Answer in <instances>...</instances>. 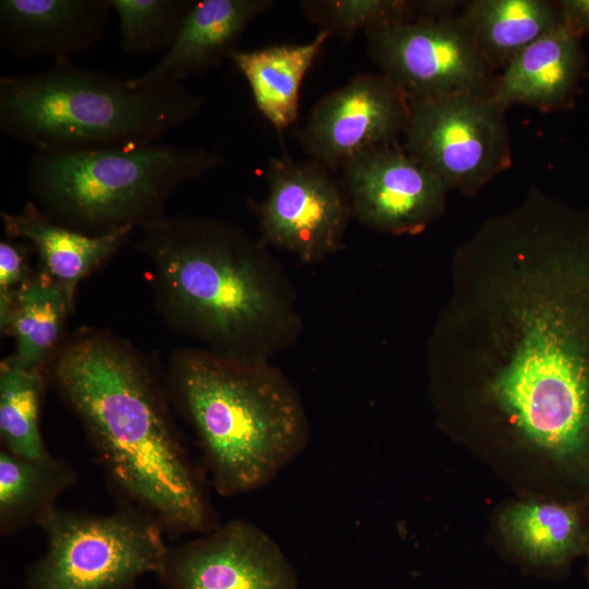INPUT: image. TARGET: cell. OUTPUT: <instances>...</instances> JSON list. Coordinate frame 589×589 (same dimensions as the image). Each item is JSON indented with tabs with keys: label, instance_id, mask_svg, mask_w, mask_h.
<instances>
[{
	"label": "cell",
	"instance_id": "6da1fadb",
	"mask_svg": "<svg viewBox=\"0 0 589 589\" xmlns=\"http://www.w3.org/2000/svg\"><path fill=\"white\" fill-rule=\"evenodd\" d=\"M426 377L436 425L516 494L589 507V206L531 189L456 249Z\"/></svg>",
	"mask_w": 589,
	"mask_h": 589
},
{
	"label": "cell",
	"instance_id": "7a4b0ae2",
	"mask_svg": "<svg viewBox=\"0 0 589 589\" xmlns=\"http://www.w3.org/2000/svg\"><path fill=\"white\" fill-rule=\"evenodd\" d=\"M53 381L111 483L171 534L218 526L151 369L127 341L84 329L57 354Z\"/></svg>",
	"mask_w": 589,
	"mask_h": 589
},
{
	"label": "cell",
	"instance_id": "3957f363",
	"mask_svg": "<svg viewBox=\"0 0 589 589\" xmlns=\"http://www.w3.org/2000/svg\"><path fill=\"white\" fill-rule=\"evenodd\" d=\"M163 317L215 352L272 360L300 337L294 286L268 247L220 219L167 216L140 228Z\"/></svg>",
	"mask_w": 589,
	"mask_h": 589
},
{
	"label": "cell",
	"instance_id": "277c9868",
	"mask_svg": "<svg viewBox=\"0 0 589 589\" xmlns=\"http://www.w3.org/2000/svg\"><path fill=\"white\" fill-rule=\"evenodd\" d=\"M168 383L223 496L265 488L309 444L301 396L272 360L181 348L171 356Z\"/></svg>",
	"mask_w": 589,
	"mask_h": 589
},
{
	"label": "cell",
	"instance_id": "5b68a950",
	"mask_svg": "<svg viewBox=\"0 0 589 589\" xmlns=\"http://www.w3.org/2000/svg\"><path fill=\"white\" fill-rule=\"evenodd\" d=\"M206 98L182 84L132 87L69 59L0 77V130L35 152L156 144L193 119Z\"/></svg>",
	"mask_w": 589,
	"mask_h": 589
},
{
	"label": "cell",
	"instance_id": "8992f818",
	"mask_svg": "<svg viewBox=\"0 0 589 589\" xmlns=\"http://www.w3.org/2000/svg\"><path fill=\"white\" fill-rule=\"evenodd\" d=\"M218 151L168 144L34 152L32 202L50 220L88 236L141 228L166 215L184 182L223 165Z\"/></svg>",
	"mask_w": 589,
	"mask_h": 589
},
{
	"label": "cell",
	"instance_id": "52a82bcc",
	"mask_svg": "<svg viewBox=\"0 0 589 589\" xmlns=\"http://www.w3.org/2000/svg\"><path fill=\"white\" fill-rule=\"evenodd\" d=\"M46 551L25 589H130L160 575L168 552L163 527L132 507L112 514L53 509L40 524Z\"/></svg>",
	"mask_w": 589,
	"mask_h": 589
},
{
	"label": "cell",
	"instance_id": "ba28073f",
	"mask_svg": "<svg viewBox=\"0 0 589 589\" xmlns=\"http://www.w3.org/2000/svg\"><path fill=\"white\" fill-rule=\"evenodd\" d=\"M404 148L448 190L476 195L512 163L506 111L490 94L409 99Z\"/></svg>",
	"mask_w": 589,
	"mask_h": 589
},
{
	"label": "cell",
	"instance_id": "9c48e42d",
	"mask_svg": "<svg viewBox=\"0 0 589 589\" xmlns=\"http://www.w3.org/2000/svg\"><path fill=\"white\" fill-rule=\"evenodd\" d=\"M371 59L408 99L491 94L496 73L460 13L423 16L365 32Z\"/></svg>",
	"mask_w": 589,
	"mask_h": 589
},
{
	"label": "cell",
	"instance_id": "30bf717a",
	"mask_svg": "<svg viewBox=\"0 0 589 589\" xmlns=\"http://www.w3.org/2000/svg\"><path fill=\"white\" fill-rule=\"evenodd\" d=\"M267 192L256 205L260 239L269 248L313 264L336 254L351 216L341 182L310 159L283 154L269 160Z\"/></svg>",
	"mask_w": 589,
	"mask_h": 589
},
{
	"label": "cell",
	"instance_id": "8fae6325",
	"mask_svg": "<svg viewBox=\"0 0 589 589\" xmlns=\"http://www.w3.org/2000/svg\"><path fill=\"white\" fill-rule=\"evenodd\" d=\"M340 171L351 216L378 232L418 235L445 211L447 187L397 142L357 154Z\"/></svg>",
	"mask_w": 589,
	"mask_h": 589
},
{
	"label": "cell",
	"instance_id": "7c38bea8",
	"mask_svg": "<svg viewBox=\"0 0 589 589\" xmlns=\"http://www.w3.org/2000/svg\"><path fill=\"white\" fill-rule=\"evenodd\" d=\"M409 99L386 75L360 73L325 94L298 131L303 151L330 171L366 149L397 142Z\"/></svg>",
	"mask_w": 589,
	"mask_h": 589
},
{
	"label": "cell",
	"instance_id": "4fadbf2b",
	"mask_svg": "<svg viewBox=\"0 0 589 589\" xmlns=\"http://www.w3.org/2000/svg\"><path fill=\"white\" fill-rule=\"evenodd\" d=\"M159 576L170 589H298L296 570L278 543L244 519L169 548Z\"/></svg>",
	"mask_w": 589,
	"mask_h": 589
},
{
	"label": "cell",
	"instance_id": "5bb4252c",
	"mask_svg": "<svg viewBox=\"0 0 589 589\" xmlns=\"http://www.w3.org/2000/svg\"><path fill=\"white\" fill-rule=\"evenodd\" d=\"M497 549L529 573L558 577L589 548V514L573 504L517 496L491 518Z\"/></svg>",
	"mask_w": 589,
	"mask_h": 589
},
{
	"label": "cell",
	"instance_id": "9a60e30c",
	"mask_svg": "<svg viewBox=\"0 0 589 589\" xmlns=\"http://www.w3.org/2000/svg\"><path fill=\"white\" fill-rule=\"evenodd\" d=\"M110 0H1L0 40L14 57L69 59L104 35Z\"/></svg>",
	"mask_w": 589,
	"mask_h": 589
},
{
	"label": "cell",
	"instance_id": "2e32d148",
	"mask_svg": "<svg viewBox=\"0 0 589 589\" xmlns=\"http://www.w3.org/2000/svg\"><path fill=\"white\" fill-rule=\"evenodd\" d=\"M275 4L274 0L193 2L170 49L147 72L128 79L129 85L182 84L209 71L232 58L250 23Z\"/></svg>",
	"mask_w": 589,
	"mask_h": 589
},
{
	"label": "cell",
	"instance_id": "e0dca14e",
	"mask_svg": "<svg viewBox=\"0 0 589 589\" xmlns=\"http://www.w3.org/2000/svg\"><path fill=\"white\" fill-rule=\"evenodd\" d=\"M585 73L581 38L560 23L496 74L490 95L507 109L512 105L543 111L567 108Z\"/></svg>",
	"mask_w": 589,
	"mask_h": 589
},
{
	"label": "cell",
	"instance_id": "ac0fdd59",
	"mask_svg": "<svg viewBox=\"0 0 589 589\" xmlns=\"http://www.w3.org/2000/svg\"><path fill=\"white\" fill-rule=\"evenodd\" d=\"M8 237L28 241L37 250L44 272L74 302L85 277L108 261L135 228L127 227L104 236H88L56 224L32 202L16 214L1 213Z\"/></svg>",
	"mask_w": 589,
	"mask_h": 589
},
{
	"label": "cell",
	"instance_id": "d6986e66",
	"mask_svg": "<svg viewBox=\"0 0 589 589\" xmlns=\"http://www.w3.org/2000/svg\"><path fill=\"white\" fill-rule=\"evenodd\" d=\"M329 37L318 31L304 44L238 50L232 56L251 88L257 109L278 132L297 121L303 79Z\"/></svg>",
	"mask_w": 589,
	"mask_h": 589
},
{
	"label": "cell",
	"instance_id": "ffe728a7",
	"mask_svg": "<svg viewBox=\"0 0 589 589\" xmlns=\"http://www.w3.org/2000/svg\"><path fill=\"white\" fill-rule=\"evenodd\" d=\"M461 12L495 73L560 24L556 2L546 0H474Z\"/></svg>",
	"mask_w": 589,
	"mask_h": 589
},
{
	"label": "cell",
	"instance_id": "44dd1931",
	"mask_svg": "<svg viewBox=\"0 0 589 589\" xmlns=\"http://www.w3.org/2000/svg\"><path fill=\"white\" fill-rule=\"evenodd\" d=\"M76 480L74 469L52 455L31 459L0 453V531L13 534L37 525L57 508L56 501Z\"/></svg>",
	"mask_w": 589,
	"mask_h": 589
},
{
	"label": "cell",
	"instance_id": "7402d4cb",
	"mask_svg": "<svg viewBox=\"0 0 589 589\" xmlns=\"http://www.w3.org/2000/svg\"><path fill=\"white\" fill-rule=\"evenodd\" d=\"M73 301L44 272L32 276L19 290L10 332L13 357L24 366L43 369L53 352Z\"/></svg>",
	"mask_w": 589,
	"mask_h": 589
},
{
	"label": "cell",
	"instance_id": "603a6c76",
	"mask_svg": "<svg viewBox=\"0 0 589 589\" xmlns=\"http://www.w3.org/2000/svg\"><path fill=\"white\" fill-rule=\"evenodd\" d=\"M41 369L22 365L13 356L0 364V435L4 449L25 458L51 454L40 432Z\"/></svg>",
	"mask_w": 589,
	"mask_h": 589
},
{
	"label": "cell",
	"instance_id": "cb8c5ba5",
	"mask_svg": "<svg viewBox=\"0 0 589 589\" xmlns=\"http://www.w3.org/2000/svg\"><path fill=\"white\" fill-rule=\"evenodd\" d=\"M302 15L320 31L348 41L359 31L448 13L453 1L305 0Z\"/></svg>",
	"mask_w": 589,
	"mask_h": 589
},
{
	"label": "cell",
	"instance_id": "d4e9b609",
	"mask_svg": "<svg viewBox=\"0 0 589 589\" xmlns=\"http://www.w3.org/2000/svg\"><path fill=\"white\" fill-rule=\"evenodd\" d=\"M124 52H167L192 8L191 0H110Z\"/></svg>",
	"mask_w": 589,
	"mask_h": 589
},
{
	"label": "cell",
	"instance_id": "484cf974",
	"mask_svg": "<svg viewBox=\"0 0 589 589\" xmlns=\"http://www.w3.org/2000/svg\"><path fill=\"white\" fill-rule=\"evenodd\" d=\"M27 251L14 239L0 242V328L9 335L16 297L21 287L31 278Z\"/></svg>",
	"mask_w": 589,
	"mask_h": 589
},
{
	"label": "cell",
	"instance_id": "4316f807",
	"mask_svg": "<svg viewBox=\"0 0 589 589\" xmlns=\"http://www.w3.org/2000/svg\"><path fill=\"white\" fill-rule=\"evenodd\" d=\"M560 23L575 36H589V0L555 1Z\"/></svg>",
	"mask_w": 589,
	"mask_h": 589
},
{
	"label": "cell",
	"instance_id": "83f0119b",
	"mask_svg": "<svg viewBox=\"0 0 589 589\" xmlns=\"http://www.w3.org/2000/svg\"><path fill=\"white\" fill-rule=\"evenodd\" d=\"M585 556L587 557L586 575H587V579H588V582H589V548H588V551H587Z\"/></svg>",
	"mask_w": 589,
	"mask_h": 589
}]
</instances>
